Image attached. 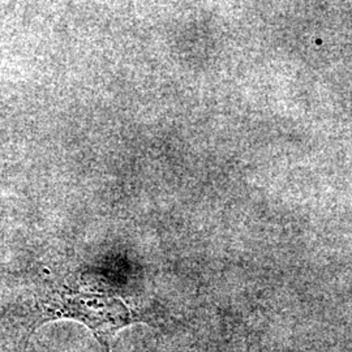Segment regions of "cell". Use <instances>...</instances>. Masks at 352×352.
Instances as JSON below:
<instances>
[{
  "label": "cell",
  "instance_id": "6da1fadb",
  "mask_svg": "<svg viewBox=\"0 0 352 352\" xmlns=\"http://www.w3.org/2000/svg\"><path fill=\"white\" fill-rule=\"evenodd\" d=\"M43 308V322L60 318L82 322L106 349L110 348L111 339L120 329L140 321L122 300L102 294L63 295L49 301Z\"/></svg>",
  "mask_w": 352,
  "mask_h": 352
}]
</instances>
